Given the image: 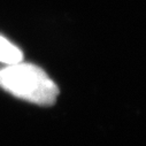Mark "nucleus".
<instances>
[{
	"label": "nucleus",
	"instance_id": "nucleus-2",
	"mask_svg": "<svg viewBox=\"0 0 146 146\" xmlns=\"http://www.w3.org/2000/svg\"><path fill=\"white\" fill-rule=\"evenodd\" d=\"M23 54L21 50L0 35V62L7 66L22 62Z\"/></svg>",
	"mask_w": 146,
	"mask_h": 146
},
{
	"label": "nucleus",
	"instance_id": "nucleus-1",
	"mask_svg": "<svg viewBox=\"0 0 146 146\" xmlns=\"http://www.w3.org/2000/svg\"><path fill=\"white\" fill-rule=\"evenodd\" d=\"M0 88L8 93L42 107L55 104L59 88L38 66L15 63L0 69Z\"/></svg>",
	"mask_w": 146,
	"mask_h": 146
}]
</instances>
